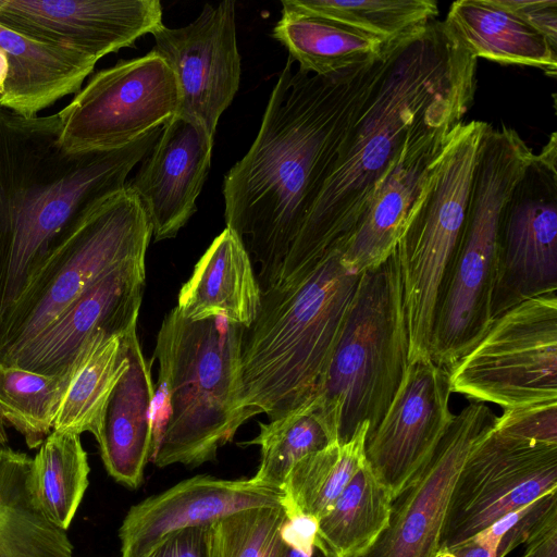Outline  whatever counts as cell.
<instances>
[{
  "mask_svg": "<svg viewBox=\"0 0 557 557\" xmlns=\"http://www.w3.org/2000/svg\"><path fill=\"white\" fill-rule=\"evenodd\" d=\"M32 461L0 446V557H73L66 531L51 523L30 496Z\"/></svg>",
  "mask_w": 557,
  "mask_h": 557,
  "instance_id": "484cf974",
  "label": "cell"
},
{
  "mask_svg": "<svg viewBox=\"0 0 557 557\" xmlns=\"http://www.w3.org/2000/svg\"><path fill=\"white\" fill-rule=\"evenodd\" d=\"M283 557H333L332 555L325 553L324 550L320 549L319 547H315L312 555L308 556L295 548L286 547L285 553Z\"/></svg>",
  "mask_w": 557,
  "mask_h": 557,
  "instance_id": "7bdbcfd3",
  "label": "cell"
},
{
  "mask_svg": "<svg viewBox=\"0 0 557 557\" xmlns=\"http://www.w3.org/2000/svg\"><path fill=\"white\" fill-rule=\"evenodd\" d=\"M553 492H557V444L510 436L493 425L474 444L457 476L440 550Z\"/></svg>",
  "mask_w": 557,
  "mask_h": 557,
  "instance_id": "7c38bea8",
  "label": "cell"
},
{
  "mask_svg": "<svg viewBox=\"0 0 557 557\" xmlns=\"http://www.w3.org/2000/svg\"><path fill=\"white\" fill-rule=\"evenodd\" d=\"M152 230L127 187L81 213L61 234L11 314L0 362L24 348L81 294L114 269L145 260Z\"/></svg>",
  "mask_w": 557,
  "mask_h": 557,
  "instance_id": "9c48e42d",
  "label": "cell"
},
{
  "mask_svg": "<svg viewBox=\"0 0 557 557\" xmlns=\"http://www.w3.org/2000/svg\"><path fill=\"white\" fill-rule=\"evenodd\" d=\"M152 36V50L163 58L176 79V115L201 125L214 137L240 82L235 2L206 4L190 24L178 28L163 25Z\"/></svg>",
  "mask_w": 557,
  "mask_h": 557,
  "instance_id": "2e32d148",
  "label": "cell"
},
{
  "mask_svg": "<svg viewBox=\"0 0 557 557\" xmlns=\"http://www.w3.org/2000/svg\"><path fill=\"white\" fill-rule=\"evenodd\" d=\"M0 25L98 61L164 24L158 0H0Z\"/></svg>",
  "mask_w": 557,
  "mask_h": 557,
  "instance_id": "d6986e66",
  "label": "cell"
},
{
  "mask_svg": "<svg viewBox=\"0 0 557 557\" xmlns=\"http://www.w3.org/2000/svg\"><path fill=\"white\" fill-rule=\"evenodd\" d=\"M214 137L199 124L173 116L136 175L126 182L151 224L156 242L174 238L197 210Z\"/></svg>",
  "mask_w": 557,
  "mask_h": 557,
  "instance_id": "44dd1931",
  "label": "cell"
},
{
  "mask_svg": "<svg viewBox=\"0 0 557 557\" xmlns=\"http://www.w3.org/2000/svg\"><path fill=\"white\" fill-rule=\"evenodd\" d=\"M128 368L113 387L95 438L107 472L137 488L153 453L154 384L136 330L126 335Z\"/></svg>",
  "mask_w": 557,
  "mask_h": 557,
  "instance_id": "7402d4cb",
  "label": "cell"
},
{
  "mask_svg": "<svg viewBox=\"0 0 557 557\" xmlns=\"http://www.w3.org/2000/svg\"><path fill=\"white\" fill-rule=\"evenodd\" d=\"M283 505L237 511L208 525L209 557H283Z\"/></svg>",
  "mask_w": 557,
  "mask_h": 557,
  "instance_id": "e575fe53",
  "label": "cell"
},
{
  "mask_svg": "<svg viewBox=\"0 0 557 557\" xmlns=\"http://www.w3.org/2000/svg\"><path fill=\"white\" fill-rule=\"evenodd\" d=\"M496 418L487 406L473 400L455 414L432 456L393 499L386 528L352 557H436L457 476Z\"/></svg>",
  "mask_w": 557,
  "mask_h": 557,
  "instance_id": "9a60e30c",
  "label": "cell"
},
{
  "mask_svg": "<svg viewBox=\"0 0 557 557\" xmlns=\"http://www.w3.org/2000/svg\"><path fill=\"white\" fill-rule=\"evenodd\" d=\"M261 294L244 240L225 227L195 264L176 308L188 320L221 317L248 329L259 312Z\"/></svg>",
  "mask_w": 557,
  "mask_h": 557,
  "instance_id": "603a6c76",
  "label": "cell"
},
{
  "mask_svg": "<svg viewBox=\"0 0 557 557\" xmlns=\"http://www.w3.org/2000/svg\"><path fill=\"white\" fill-rule=\"evenodd\" d=\"M281 535L286 546L308 556L318 547V519L305 515H287Z\"/></svg>",
  "mask_w": 557,
  "mask_h": 557,
  "instance_id": "ab89813d",
  "label": "cell"
},
{
  "mask_svg": "<svg viewBox=\"0 0 557 557\" xmlns=\"http://www.w3.org/2000/svg\"><path fill=\"white\" fill-rule=\"evenodd\" d=\"M409 364V339L397 255L360 274L339 338L310 400L332 443L363 424L372 432Z\"/></svg>",
  "mask_w": 557,
  "mask_h": 557,
  "instance_id": "8992f818",
  "label": "cell"
},
{
  "mask_svg": "<svg viewBox=\"0 0 557 557\" xmlns=\"http://www.w3.org/2000/svg\"><path fill=\"white\" fill-rule=\"evenodd\" d=\"M282 490L246 480L196 475L132 506L119 529L121 557H146L165 536L237 511L283 505Z\"/></svg>",
  "mask_w": 557,
  "mask_h": 557,
  "instance_id": "ffe728a7",
  "label": "cell"
},
{
  "mask_svg": "<svg viewBox=\"0 0 557 557\" xmlns=\"http://www.w3.org/2000/svg\"><path fill=\"white\" fill-rule=\"evenodd\" d=\"M88 474L81 435L52 431L33 458L30 496L51 523L66 531L87 490Z\"/></svg>",
  "mask_w": 557,
  "mask_h": 557,
  "instance_id": "f546056e",
  "label": "cell"
},
{
  "mask_svg": "<svg viewBox=\"0 0 557 557\" xmlns=\"http://www.w3.org/2000/svg\"><path fill=\"white\" fill-rule=\"evenodd\" d=\"M557 161L535 154L502 212L493 322L517 305L557 292Z\"/></svg>",
  "mask_w": 557,
  "mask_h": 557,
  "instance_id": "5bb4252c",
  "label": "cell"
},
{
  "mask_svg": "<svg viewBox=\"0 0 557 557\" xmlns=\"http://www.w3.org/2000/svg\"><path fill=\"white\" fill-rule=\"evenodd\" d=\"M443 22L474 59L534 66L556 77L557 49L494 0L455 1Z\"/></svg>",
  "mask_w": 557,
  "mask_h": 557,
  "instance_id": "d4e9b609",
  "label": "cell"
},
{
  "mask_svg": "<svg viewBox=\"0 0 557 557\" xmlns=\"http://www.w3.org/2000/svg\"><path fill=\"white\" fill-rule=\"evenodd\" d=\"M449 550L454 557H497V545L482 533H478Z\"/></svg>",
  "mask_w": 557,
  "mask_h": 557,
  "instance_id": "b9f144b4",
  "label": "cell"
},
{
  "mask_svg": "<svg viewBox=\"0 0 557 557\" xmlns=\"http://www.w3.org/2000/svg\"><path fill=\"white\" fill-rule=\"evenodd\" d=\"M476 59L434 20L408 36L331 165L294 239L275 285L343 251L414 123L462 84ZM274 285V286H275Z\"/></svg>",
  "mask_w": 557,
  "mask_h": 557,
  "instance_id": "7a4b0ae2",
  "label": "cell"
},
{
  "mask_svg": "<svg viewBox=\"0 0 557 557\" xmlns=\"http://www.w3.org/2000/svg\"><path fill=\"white\" fill-rule=\"evenodd\" d=\"M449 371L431 358L409 362L384 417L367 434L364 459L393 499L429 460L451 424Z\"/></svg>",
  "mask_w": 557,
  "mask_h": 557,
  "instance_id": "e0dca14e",
  "label": "cell"
},
{
  "mask_svg": "<svg viewBox=\"0 0 557 557\" xmlns=\"http://www.w3.org/2000/svg\"><path fill=\"white\" fill-rule=\"evenodd\" d=\"M0 50L8 75L0 107L23 116L37 113L81 90L97 60L63 47L39 42L0 25Z\"/></svg>",
  "mask_w": 557,
  "mask_h": 557,
  "instance_id": "cb8c5ba5",
  "label": "cell"
},
{
  "mask_svg": "<svg viewBox=\"0 0 557 557\" xmlns=\"http://www.w3.org/2000/svg\"><path fill=\"white\" fill-rule=\"evenodd\" d=\"M7 75H8L7 57H5V53L0 50V95L3 92Z\"/></svg>",
  "mask_w": 557,
  "mask_h": 557,
  "instance_id": "ee69618b",
  "label": "cell"
},
{
  "mask_svg": "<svg viewBox=\"0 0 557 557\" xmlns=\"http://www.w3.org/2000/svg\"><path fill=\"white\" fill-rule=\"evenodd\" d=\"M406 38L387 44L379 59L331 76L295 70L287 58L255 141L222 187L226 227L247 237L261 293L276 284L331 165Z\"/></svg>",
  "mask_w": 557,
  "mask_h": 557,
  "instance_id": "6da1fadb",
  "label": "cell"
},
{
  "mask_svg": "<svg viewBox=\"0 0 557 557\" xmlns=\"http://www.w3.org/2000/svg\"><path fill=\"white\" fill-rule=\"evenodd\" d=\"M245 327L224 318L193 321L173 308L157 335L153 453L159 468L213 460L251 417L243 396Z\"/></svg>",
  "mask_w": 557,
  "mask_h": 557,
  "instance_id": "277c9868",
  "label": "cell"
},
{
  "mask_svg": "<svg viewBox=\"0 0 557 557\" xmlns=\"http://www.w3.org/2000/svg\"><path fill=\"white\" fill-rule=\"evenodd\" d=\"M175 76L156 51L97 72L58 112L62 149L70 154L124 147L176 115Z\"/></svg>",
  "mask_w": 557,
  "mask_h": 557,
  "instance_id": "8fae6325",
  "label": "cell"
},
{
  "mask_svg": "<svg viewBox=\"0 0 557 557\" xmlns=\"http://www.w3.org/2000/svg\"><path fill=\"white\" fill-rule=\"evenodd\" d=\"M494 2L542 34L557 49L556 0H494Z\"/></svg>",
  "mask_w": 557,
  "mask_h": 557,
  "instance_id": "74e56055",
  "label": "cell"
},
{
  "mask_svg": "<svg viewBox=\"0 0 557 557\" xmlns=\"http://www.w3.org/2000/svg\"><path fill=\"white\" fill-rule=\"evenodd\" d=\"M71 375L50 376L0 362L1 417L29 448L39 447L53 431Z\"/></svg>",
  "mask_w": 557,
  "mask_h": 557,
  "instance_id": "d6a6232c",
  "label": "cell"
},
{
  "mask_svg": "<svg viewBox=\"0 0 557 557\" xmlns=\"http://www.w3.org/2000/svg\"><path fill=\"white\" fill-rule=\"evenodd\" d=\"M476 79L434 104L408 132L370 205L342 251L356 273L376 267L396 248L411 209L449 132L470 109Z\"/></svg>",
  "mask_w": 557,
  "mask_h": 557,
  "instance_id": "4fadbf2b",
  "label": "cell"
},
{
  "mask_svg": "<svg viewBox=\"0 0 557 557\" xmlns=\"http://www.w3.org/2000/svg\"><path fill=\"white\" fill-rule=\"evenodd\" d=\"M516 129L486 128L476 154L459 240L438 297L431 359L448 371L493 324L498 228L512 190L534 159Z\"/></svg>",
  "mask_w": 557,
  "mask_h": 557,
  "instance_id": "52a82bcc",
  "label": "cell"
},
{
  "mask_svg": "<svg viewBox=\"0 0 557 557\" xmlns=\"http://www.w3.org/2000/svg\"><path fill=\"white\" fill-rule=\"evenodd\" d=\"M393 496L364 462L318 520V547L333 557L366 550L386 528Z\"/></svg>",
  "mask_w": 557,
  "mask_h": 557,
  "instance_id": "83f0119b",
  "label": "cell"
},
{
  "mask_svg": "<svg viewBox=\"0 0 557 557\" xmlns=\"http://www.w3.org/2000/svg\"><path fill=\"white\" fill-rule=\"evenodd\" d=\"M449 377L451 393L504 409L557 403V293L499 315Z\"/></svg>",
  "mask_w": 557,
  "mask_h": 557,
  "instance_id": "30bf717a",
  "label": "cell"
},
{
  "mask_svg": "<svg viewBox=\"0 0 557 557\" xmlns=\"http://www.w3.org/2000/svg\"><path fill=\"white\" fill-rule=\"evenodd\" d=\"M366 423L345 443H332L297 461L282 486L286 515L323 517L364 462Z\"/></svg>",
  "mask_w": 557,
  "mask_h": 557,
  "instance_id": "4dcf8cb0",
  "label": "cell"
},
{
  "mask_svg": "<svg viewBox=\"0 0 557 557\" xmlns=\"http://www.w3.org/2000/svg\"><path fill=\"white\" fill-rule=\"evenodd\" d=\"M436 557H454L449 549H441Z\"/></svg>",
  "mask_w": 557,
  "mask_h": 557,
  "instance_id": "bcb514c9",
  "label": "cell"
},
{
  "mask_svg": "<svg viewBox=\"0 0 557 557\" xmlns=\"http://www.w3.org/2000/svg\"><path fill=\"white\" fill-rule=\"evenodd\" d=\"M494 430L525 441L557 444V403L504 409Z\"/></svg>",
  "mask_w": 557,
  "mask_h": 557,
  "instance_id": "8d00e7d4",
  "label": "cell"
},
{
  "mask_svg": "<svg viewBox=\"0 0 557 557\" xmlns=\"http://www.w3.org/2000/svg\"><path fill=\"white\" fill-rule=\"evenodd\" d=\"M301 10L354 32L394 42L436 20L433 0H293Z\"/></svg>",
  "mask_w": 557,
  "mask_h": 557,
  "instance_id": "1f68e13d",
  "label": "cell"
},
{
  "mask_svg": "<svg viewBox=\"0 0 557 557\" xmlns=\"http://www.w3.org/2000/svg\"><path fill=\"white\" fill-rule=\"evenodd\" d=\"M259 426V434L245 443L260 447V465L251 479L273 488L282 490L297 461L332 444L311 401Z\"/></svg>",
  "mask_w": 557,
  "mask_h": 557,
  "instance_id": "836d02e7",
  "label": "cell"
},
{
  "mask_svg": "<svg viewBox=\"0 0 557 557\" xmlns=\"http://www.w3.org/2000/svg\"><path fill=\"white\" fill-rule=\"evenodd\" d=\"M146 557H209L208 525L183 529L165 536Z\"/></svg>",
  "mask_w": 557,
  "mask_h": 557,
  "instance_id": "f35d334b",
  "label": "cell"
},
{
  "mask_svg": "<svg viewBox=\"0 0 557 557\" xmlns=\"http://www.w3.org/2000/svg\"><path fill=\"white\" fill-rule=\"evenodd\" d=\"M281 3V18L272 36L285 46L302 72L331 76L384 53L387 44L312 15L293 0Z\"/></svg>",
  "mask_w": 557,
  "mask_h": 557,
  "instance_id": "4316f807",
  "label": "cell"
},
{
  "mask_svg": "<svg viewBox=\"0 0 557 557\" xmlns=\"http://www.w3.org/2000/svg\"><path fill=\"white\" fill-rule=\"evenodd\" d=\"M145 277V260L114 269L2 363L50 376L71 375L98 336L124 337L136 330Z\"/></svg>",
  "mask_w": 557,
  "mask_h": 557,
  "instance_id": "ac0fdd59",
  "label": "cell"
},
{
  "mask_svg": "<svg viewBox=\"0 0 557 557\" xmlns=\"http://www.w3.org/2000/svg\"><path fill=\"white\" fill-rule=\"evenodd\" d=\"M129 364L126 336L101 335L78 359L62 396L53 431L97 434L106 403Z\"/></svg>",
  "mask_w": 557,
  "mask_h": 557,
  "instance_id": "f1b7e54d",
  "label": "cell"
},
{
  "mask_svg": "<svg viewBox=\"0 0 557 557\" xmlns=\"http://www.w3.org/2000/svg\"><path fill=\"white\" fill-rule=\"evenodd\" d=\"M557 512V492L546 494L512 511L483 530L485 537L497 545V557H505Z\"/></svg>",
  "mask_w": 557,
  "mask_h": 557,
  "instance_id": "d590c367",
  "label": "cell"
},
{
  "mask_svg": "<svg viewBox=\"0 0 557 557\" xmlns=\"http://www.w3.org/2000/svg\"><path fill=\"white\" fill-rule=\"evenodd\" d=\"M161 128L117 149L70 154L59 143L58 113L23 116L0 107V341L64 230L126 187Z\"/></svg>",
  "mask_w": 557,
  "mask_h": 557,
  "instance_id": "3957f363",
  "label": "cell"
},
{
  "mask_svg": "<svg viewBox=\"0 0 557 557\" xmlns=\"http://www.w3.org/2000/svg\"><path fill=\"white\" fill-rule=\"evenodd\" d=\"M8 444V434L5 431V423L0 413V446H7Z\"/></svg>",
  "mask_w": 557,
  "mask_h": 557,
  "instance_id": "f6af8a7d",
  "label": "cell"
},
{
  "mask_svg": "<svg viewBox=\"0 0 557 557\" xmlns=\"http://www.w3.org/2000/svg\"><path fill=\"white\" fill-rule=\"evenodd\" d=\"M483 121L459 122L448 134L397 242L409 339V362L431 358L435 310L463 224Z\"/></svg>",
  "mask_w": 557,
  "mask_h": 557,
  "instance_id": "ba28073f",
  "label": "cell"
},
{
  "mask_svg": "<svg viewBox=\"0 0 557 557\" xmlns=\"http://www.w3.org/2000/svg\"><path fill=\"white\" fill-rule=\"evenodd\" d=\"M524 544L522 557H557V512L553 513Z\"/></svg>",
  "mask_w": 557,
  "mask_h": 557,
  "instance_id": "60d3db41",
  "label": "cell"
},
{
  "mask_svg": "<svg viewBox=\"0 0 557 557\" xmlns=\"http://www.w3.org/2000/svg\"><path fill=\"white\" fill-rule=\"evenodd\" d=\"M360 274L334 250L304 275L262 292L242 346L244 403L253 416L272 420L313 398Z\"/></svg>",
  "mask_w": 557,
  "mask_h": 557,
  "instance_id": "5b68a950",
  "label": "cell"
}]
</instances>
